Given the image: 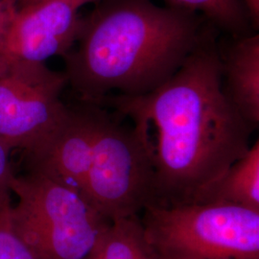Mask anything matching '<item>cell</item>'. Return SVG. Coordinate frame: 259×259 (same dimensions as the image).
<instances>
[{"mask_svg":"<svg viewBox=\"0 0 259 259\" xmlns=\"http://www.w3.org/2000/svg\"><path fill=\"white\" fill-rule=\"evenodd\" d=\"M66 84L65 73L45 63H0V142L26 154L37 148L68 111Z\"/></svg>","mask_w":259,"mask_h":259,"instance_id":"6","label":"cell"},{"mask_svg":"<svg viewBox=\"0 0 259 259\" xmlns=\"http://www.w3.org/2000/svg\"><path fill=\"white\" fill-rule=\"evenodd\" d=\"M140 220L158 259H259V211L225 203L151 204Z\"/></svg>","mask_w":259,"mask_h":259,"instance_id":"4","label":"cell"},{"mask_svg":"<svg viewBox=\"0 0 259 259\" xmlns=\"http://www.w3.org/2000/svg\"><path fill=\"white\" fill-rule=\"evenodd\" d=\"M208 29L187 10L102 0L82 19L77 47L63 57L66 81L93 105L113 93L148 94L176 73Z\"/></svg>","mask_w":259,"mask_h":259,"instance_id":"2","label":"cell"},{"mask_svg":"<svg viewBox=\"0 0 259 259\" xmlns=\"http://www.w3.org/2000/svg\"><path fill=\"white\" fill-rule=\"evenodd\" d=\"M170 6L190 12H200L209 23L240 37L249 32L250 19L241 0H166Z\"/></svg>","mask_w":259,"mask_h":259,"instance_id":"12","label":"cell"},{"mask_svg":"<svg viewBox=\"0 0 259 259\" xmlns=\"http://www.w3.org/2000/svg\"><path fill=\"white\" fill-rule=\"evenodd\" d=\"M11 205L12 203L0 208V259H37L14 229Z\"/></svg>","mask_w":259,"mask_h":259,"instance_id":"13","label":"cell"},{"mask_svg":"<svg viewBox=\"0 0 259 259\" xmlns=\"http://www.w3.org/2000/svg\"><path fill=\"white\" fill-rule=\"evenodd\" d=\"M85 104L83 108H69L47 139L26 154L30 171L82 195L105 111L97 105Z\"/></svg>","mask_w":259,"mask_h":259,"instance_id":"8","label":"cell"},{"mask_svg":"<svg viewBox=\"0 0 259 259\" xmlns=\"http://www.w3.org/2000/svg\"><path fill=\"white\" fill-rule=\"evenodd\" d=\"M224 93L253 130L259 124V35L234 37L220 53Z\"/></svg>","mask_w":259,"mask_h":259,"instance_id":"9","label":"cell"},{"mask_svg":"<svg viewBox=\"0 0 259 259\" xmlns=\"http://www.w3.org/2000/svg\"><path fill=\"white\" fill-rule=\"evenodd\" d=\"M19 9V0H0V48Z\"/></svg>","mask_w":259,"mask_h":259,"instance_id":"15","label":"cell"},{"mask_svg":"<svg viewBox=\"0 0 259 259\" xmlns=\"http://www.w3.org/2000/svg\"><path fill=\"white\" fill-rule=\"evenodd\" d=\"M245 8L250 19V25L257 28L259 24V0H245Z\"/></svg>","mask_w":259,"mask_h":259,"instance_id":"16","label":"cell"},{"mask_svg":"<svg viewBox=\"0 0 259 259\" xmlns=\"http://www.w3.org/2000/svg\"><path fill=\"white\" fill-rule=\"evenodd\" d=\"M78 11L65 0H38L19 8L0 48V63L64 57L80 33Z\"/></svg>","mask_w":259,"mask_h":259,"instance_id":"7","label":"cell"},{"mask_svg":"<svg viewBox=\"0 0 259 259\" xmlns=\"http://www.w3.org/2000/svg\"><path fill=\"white\" fill-rule=\"evenodd\" d=\"M67 2H69L72 6H74L76 9H80L82 6L88 4V3H92V2H100L102 0H65Z\"/></svg>","mask_w":259,"mask_h":259,"instance_id":"17","label":"cell"},{"mask_svg":"<svg viewBox=\"0 0 259 259\" xmlns=\"http://www.w3.org/2000/svg\"><path fill=\"white\" fill-rule=\"evenodd\" d=\"M83 197L109 221L139 215L157 199L156 172L138 131L104 111Z\"/></svg>","mask_w":259,"mask_h":259,"instance_id":"5","label":"cell"},{"mask_svg":"<svg viewBox=\"0 0 259 259\" xmlns=\"http://www.w3.org/2000/svg\"><path fill=\"white\" fill-rule=\"evenodd\" d=\"M88 259H158L139 215L111 223Z\"/></svg>","mask_w":259,"mask_h":259,"instance_id":"11","label":"cell"},{"mask_svg":"<svg viewBox=\"0 0 259 259\" xmlns=\"http://www.w3.org/2000/svg\"><path fill=\"white\" fill-rule=\"evenodd\" d=\"M107 105L133 121L148 146L155 172V204L195 203L250 149L254 131L224 93L221 58L207 30L167 82L141 96H107Z\"/></svg>","mask_w":259,"mask_h":259,"instance_id":"1","label":"cell"},{"mask_svg":"<svg viewBox=\"0 0 259 259\" xmlns=\"http://www.w3.org/2000/svg\"><path fill=\"white\" fill-rule=\"evenodd\" d=\"M195 203H225L259 211L258 140Z\"/></svg>","mask_w":259,"mask_h":259,"instance_id":"10","label":"cell"},{"mask_svg":"<svg viewBox=\"0 0 259 259\" xmlns=\"http://www.w3.org/2000/svg\"><path fill=\"white\" fill-rule=\"evenodd\" d=\"M11 220L37 259H88L111 225L80 192L37 172L15 175Z\"/></svg>","mask_w":259,"mask_h":259,"instance_id":"3","label":"cell"},{"mask_svg":"<svg viewBox=\"0 0 259 259\" xmlns=\"http://www.w3.org/2000/svg\"><path fill=\"white\" fill-rule=\"evenodd\" d=\"M38 0H19V8L23 7V6H26V5H30V4H33L35 2H37Z\"/></svg>","mask_w":259,"mask_h":259,"instance_id":"18","label":"cell"},{"mask_svg":"<svg viewBox=\"0 0 259 259\" xmlns=\"http://www.w3.org/2000/svg\"><path fill=\"white\" fill-rule=\"evenodd\" d=\"M11 150L0 142V208L12 203L11 184L15 176L11 164Z\"/></svg>","mask_w":259,"mask_h":259,"instance_id":"14","label":"cell"}]
</instances>
